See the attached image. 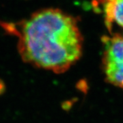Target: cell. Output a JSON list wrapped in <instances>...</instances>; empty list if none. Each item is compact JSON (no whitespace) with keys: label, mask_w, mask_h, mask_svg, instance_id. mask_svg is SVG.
<instances>
[{"label":"cell","mask_w":123,"mask_h":123,"mask_svg":"<svg viewBox=\"0 0 123 123\" xmlns=\"http://www.w3.org/2000/svg\"><path fill=\"white\" fill-rule=\"evenodd\" d=\"M1 25L18 38L23 60L37 68L62 73L81 55L83 38L77 21L60 10L43 9L18 23Z\"/></svg>","instance_id":"6da1fadb"},{"label":"cell","mask_w":123,"mask_h":123,"mask_svg":"<svg viewBox=\"0 0 123 123\" xmlns=\"http://www.w3.org/2000/svg\"><path fill=\"white\" fill-rule=\"evenodd\" d=\"M103 66L107 80L123 90V35L111 34L103 38Z\"/></svg>","instance_id":"7a4b0ae2"},{"label":"cell","mask_w":123,"mask_h":123,"mask_svg":"<svg viewBox=\"0 0 123 123\" xmlns=\"http://www.w3.org/2000/svg\"><path fill=\"white\" fill-rule=\"evenodd\" d=\"M101 6L109 30L117 27L123 35V0H101Z\"/></svg>","instance_id":"3957f363"},{"label":"cell","mask_w":123,"mask_h":123,"mask_svg":"<svg viewBox=\"0 0 123 123\" xmlns=\"http://www.w3.org/2000/svg\"><path fill=\"white\" fill-rule=\"evenodd\" d=\"M6 91V84L0 79V95L3 94Z\"/></svg>","instance_id":"277c9868"}]
</instances>
